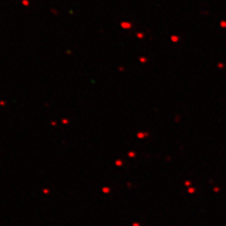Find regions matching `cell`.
Masks as SVG:
<instances>
[]
</instances>
